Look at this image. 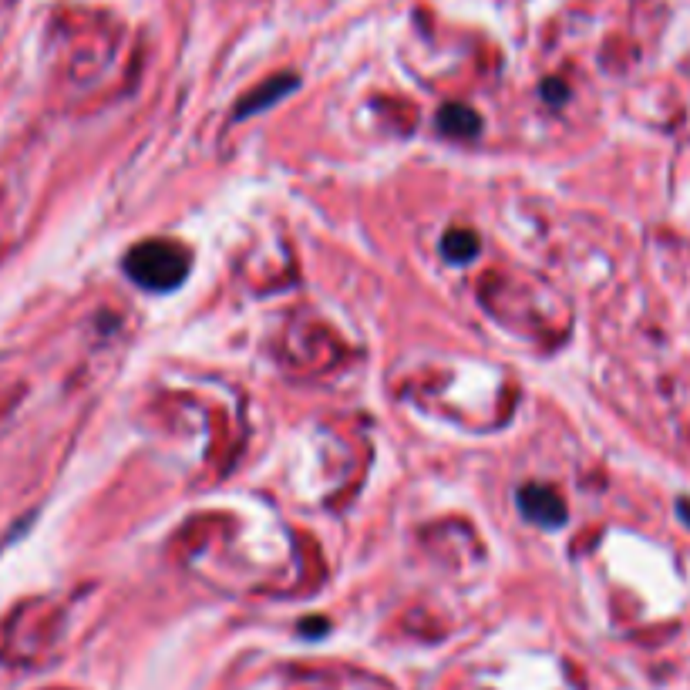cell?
<instances>
[{"mask_svg": "<svg viewBox=\"0 0 690 690\" xmlns=\"http://www.w3.org/2000/svg\"><path fill=\"white\" fill-rule=\"evenodd\" d=\"M125 273L138 287L169 293L189 276V253L179 243H169V239H149V243H138L125 256Z\"/></svg>", "mask_w": 690, "mask_h": 690, "instance_id": "cell-1", "label": "cell"}, {"mask_svg": "<svg viewBox=\"0 0 690 690\" xmlns=\"http://www.w3.org/2000/svg\"><path fill=\"white\" fill-rule=\"evenodd\" d=\"M519 509L526 519H532L536 526L542 529H559L566 522V502L563 495L556 489H549V485H522L519 489Z\"/></svg>", "mask_w": 690, "mask_h": 690, "instance_id": "cell-2", "label": "cell"}, {"mask_svg": "<svg viewBox=\"0 0 690 690\" xmlns=\"http://www.w3.org/2000/svg\"><path fill=\"white\" fill-rule=\"evenodd\" d=\"M438 125H441V132L452 138H475L478 128H482L478 115L465 105H445L438 112Z\"/></svg>", "mask_w": 690, "mask_h": 690, "instance_id": "cell-3", "label": "cell"}, {"mask_svg": "<svg viewBox=\"0 0 690 690\" xmlns=\"http://www.w3.org/2000/svg\"><path fill=\"white\" fill-rule=\"evenodd\" d=\"M441 253H445L452 263H468V260H475V253H478V236L472 233V229H448L445 239H441Z\"/></svg>", "mask_w": 690, "mask_h": 690, "instance_id": "cell-4", "label": "cell"}, {"mask_svg": "<svg viewBox=\"0 0 690 690\" xmlns=\"http://www.w3.org/2000/svg\"><path fill=\"white\" fill-rule=\"evenodd\" d=\"M297 88V78H273L270 85H266V91L260 88L256 91V95H250L246 98V105L239 108V118H246V115H253L256 108H266V105H273V98H280V95H287V91H293Z\"/></svg>", "mask_w": 690, "mask_h": 690, "instance_id": "cell-5", "label": "cell"}, {"mask_svg": "<svg viewBox=\"0 0 690 690\" xmlns=\"http://www.w3.org/2000/svg\"><path fill=\"white\" fill-rule=\"evenodd\" d=\"M677 515L690 526V499H680V502H677Z\"/></svg>", "mask_w": 690, "mask_h": 690, "instance_id": "cell-6", "label": "cell"}]
</instances>
